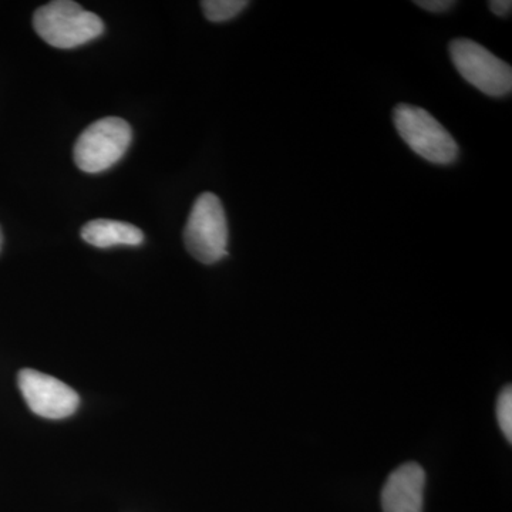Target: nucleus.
Here are the masks:
<instances>
[{
  "instance_id": "nucleus-7",
  "label": "nucleus",
  "mask_w": 512,
  "mask_h": 512,
  "mask_svg": "<svg viewBox=\"0 0 512 512\" xmlns=\"http://www.w3.org/2000/svg\"><path fill=\"white\" fill-rule=\"evenodd\" d=\"M426 473L417 463H406L390 474L382 491L383 512H423Z\"/></svg>"
},
{
  "instance_id": "nucleus-6",
  "label": "nucleus",
  "mask_w": 512,
  "mask_h": 512,
  "mask_svg": "<svg viewBox=\"0 0 512 512\" xmlns=\"http://www.w3.org/2000/svg\"><path fill=\"white\" fill-rule=\"evenodd\" d=\"M18 384L29 409L43 419H66L79 407V394L56 377L23 369L20 370Z\"/></svg>"
},
{
  "instance_id": "nucleus-3",
  "label": "nucleus",
  "mask_w": 512,
  "mask_h": 512,
  "mask_svg": "<svg viewBox=\"0 0 512 512\" xmlns=\"http://www.w3.org/2000/svg\"><path fill=\"white\" fill-rule=\"evenodd\" d=\"M228 222L217 195L204 192L192 205L184 228L187 251L201 264H217L228 255Z\"/></svg>"
},
{
  "instance_id": "nucleus-2",
  "label": "nucleus",
  "mask_w": 512,
  "mask_h": 512,
  "mask_svg": "<svg viewBox=\"0 0 512 512\" xmlns=\"http://www.w3.org/2000/svg\"><path fill=\"white\" fill-rule=\"evenodd\" d=\"M394 126L417 156L433 164H453L460 156L457 141L429 111L412 104H399L393 110Z\"/></svg>"
},
{
  "instance_id": "nucleus-13",
  "label": "nucleus",
  "mask_w": 512,
  "mask_h": 512,
  "mask_svg": "<svg viewBox=\"0 0 512 512\" xmlns=\"http://www.w3.org/2000/svg\"><path fill=\"white\" fill-rule=\"evenodd\" d=\"M2 245H3V234H2V228H0V251H2Z\"/></svg>"
},
{
  "instance_id": "nucleus-8",
  "label": "nucleus",
  "mask_w": 512,
  "mask_h": 512,
  "mask_svg": "<svg viewBox=\"0 0 512 512\" xmlns=\"http://www.w3.org/2000/svg\"><path fill=\"white\" fill-rule=\"evenodd\" d=\"M82 238L96 248L138 247L143 244L144 234L136 225L123 221L93 220L82 228Z\"/></svg>"
},
{
  "instance_id": "nucleus-4",
  "label": "nucleus",
  "mask_w": 512,
  "mask_h": 512,
  "mask_svg": "<svg viewBox=\"0 0 512 512\" xmlns=\"http://www.w3.org/2000/svg\"><path fill=\"white\" fill-rule=\"evenodd\" d=\"M131 138L133 131L130 124L120 117L94 121L77 138L74 161L84 173H103L124 157Z\"/></svg>"
},
{
  "instance_id": "nucleus-5",
  "label": "nucleus",
  "mask_w": 512,
  "mask_h": 512,
  "mask_svg": "<svg viewBox=\"0 0 512 512\" xmlns=\"http://www.w3.org/2000/svg\"><path fill=\"white\" fill-rule=\"evenodd\" d=\"M451 60L466 82L487 96H507L512 90L510 64L474 40L454 39L448 45Z\"/></svg>"
},
{
  "instance_id": "nucleus-10",
  "label": "nucleus",
  "mask_w": 512,
  "mask_h": 512,
  "mask_svg": "<svg viewBox=\"0 0 512 512\" xmlns=\"http://www.w3.org/2000/svg\"><path fill=\"white\" fill-rule=\"evenodd\" d=\"M497 420L508 443L512 440V389L504 387L497 400Z\"/></svg>"
},
{
  "instance_id": "nucleus-11",
  "label": "nucleus",
  "mask_w": 512,
  "mask_h": 512,
  "mask_svg": "<svg viewBox=\"0 0 512 512\" xmlns=\"http://www.w3.org/2000/svg\"><path fill=\"white\" fill-rule=\"evenodd\" d=\"M414 3H416L419 8L431 13L447 12V10L456 6V2H451V0H417V2Z\"/></svg>"
},
{
  "instance_id": "nucleus-1",
  "label": "nucleus",
  "mask_w": 512,
  "mask_h": 512,
  "mask_svg": "<svg viewBox=\"0 0 512 512\" xmlns=\"http://www.w3.org/2000/svg\"><path fill=\"white\" fill-rule=\"evenodd\" d=\"M37 35L56 49H74L103 35L99 16L72 0L46 3L33 15Z\"/></svg>"
},
{
  "instance_id": "nucleus-12",
  "label": "nucleus",
  "mask_w": 512,
  "mask_h": 512,
  "mask_svg": "<svg viewBox=\"0 0 512 512\" xmlns=\"http://www.w3.org/2000/svg\"><path fill=\"white\" fill-rule=\"evenodd\" d=\"M488 8L495 16L507 18L511 15L512 2L511 0H491V2H488Z\"/></svg>"
},
{
  "instance_id": "nucleus-9",
  "label": "nucleus",
  "mask_w": 512,
  "mask_h": 512,
  "mask_svg": "<svg viewBox=\"0 0 512 512\" xmlns=\"http://www.w3.org/2000/svg\"><path fill=\"white\" fill-rule=\"evenodd\" d=\"M248 5L249 2H245V0H204L201 2L205 18L215 23L234 19Z\"/></svg>"
}]
</instances>
